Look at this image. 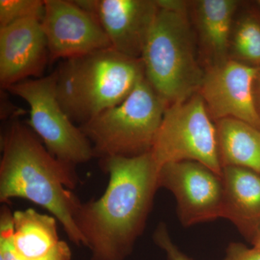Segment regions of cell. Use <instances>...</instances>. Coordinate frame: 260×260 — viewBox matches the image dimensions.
<instances>
[{
  "instance_id": "obj_1",
  "label": "cell",
  "mask_w": 260,
  "mask_h": 260,
  "mask_svg": "<svg viewBox=\"0 0 260 260\" xmlns=\"http://www.w3.org/2000/svg\"><path fill=\"white\" fill-rule=\"evenodd\" d=\"M109 174L105 192L81 203L74 220L93 260H125L144 229L158 169L149 152L139 156L103 159Z\"/></svg>"
},
{
  "instance_id": "obj_2",
  "label": "cell",
  "mask_w": 260,
  "mask_h": 260,
  "mask_svg": "<svg viewBox=\"0 0 260 260\" xmlns=\"http://www.w3.org/2000/svg\"><path fill=\"white\" fill-rule=\"evenodd\" d=\"M0 202L22 198L50 212L71 242L85 246L74 217L82 202L75 166L53 156L30 128L15 121L1 138Z\"/></svg>"
},
{
  "instance_id": "obj_3",
  "label": "cell",
  "mask_w": 260,
  "mask_h": 260,
  "mask_svg": "<svg viewBox=\"0 0 260 260\" xmlns=\"http://www.w3.org/2000/svg\"><path fill=\"white\" fill-rule=\"evenodd\" d=\"M56 73L59 104L80 126L122 102L145 77L141 59L112 48L64 59Z\"/></svg>"
},
{
  "instance_id": "obj_4",
  "label": "cell",
  "mask_w": 260,
  "mask_h": 260,
  "mask_svg": "<svg viewBox=\"0 0 260 260\" xmlns=\"http://www.w3.org/2000/svg\"><path fill=\"white\" fill-rule=\"evenodd\" d=\"M155 2L158 10L141 60L145 78L169 107L198 93L205 73L195 55L186 3Z\"/></svg>"
},
{
  "instance_id": "obj_5",
  "label": "cell",
  "mask_w": 260,
  "mask_h": 260,
  "mask_svg": "<svg viewBox=\"0 0 260 260\" xmlns=\"http://www.w3.org/2000/svg\"><path fill=\"white\" fill-rule=\"evenodd\" d=\"M168 107L144 77L122 102L79 127L102 160L139 156L151 150Z\"/></svg>"
},
{
  "instance_id": "obj_6",
  "label": "cell",
  "mask_w": 260,
  "mask_h": 260,
  "mask_svg": "<svg viewBox=\"0 0 260 260\" xmlns=\"http://www.w3.org/2000/svg\"><path fill=\"white\" fill-rule=\"evenodd\" d=\"M150 153L158 170L170 162L192 160L222 177L216 126L199 93L168 107Z\"/></svg>"
},
{
  "instance_id": "obj_7",
  "label": "cell",
  "mask_w": 260,
  "mask_h": 260,
  "mask_svg": "<svg viewBox=\"0 0 260 260\" xmlns=\"http://www.w3.org/2000/svg\"><path fill=\"white\" fill-rule=\"evenodd\" d=\"M56 70L47 76L19 82L7 90L28 103L29 125L55 158L73 166L95 156L93 146L61 107Z\"/></svg>"
},
{
  "instance_id": "obj_8",
  "label": "cell",
  "mask_w": 260,
  "mask_h": 260,
  "mask_svg": "<svg viewBox=\"0 0 260 260\" xmlns=\"http://www.w3.org/2000/svg\"><path fill=\"white\" fill-rule=\"evenodd\" d=\"M158 187L172 191L184 226L221 218L222 178L199 162L165 164L158 170Z\"/></svg>"
},
{
  "instance_id": "obj_9",
  "label": "cell",
  "mask_w": 260,
  "mask_h": 260,
  "mask_svg": "<svg viewBox=\"0 0 260 260\" xmlns=\"http://www.w3.org/2000/svg\"><path fill=\"white\" fill-rule=\"evenodd\" d=\"M259 69L233 59L208 68L198 93L213 120L234 118L260 131L254 92Z\"/></svg>"
},
{
  "instance_id": "obj_10",
  "label": "cell",
  "mask_w": 260,
  "mask_h": 260,
  "mask_svg": "<svg viewBox=\"0 0 260 260\" xmlns=\"http://www.w3.org/2000/svg\"><path fill=\"white\" fill-rule=\"evenodd\" d=\"M42 25L50 61L112 48L99 22L75 1L44 0Z\"/></svg>"
},
{
  "instance_id": "obj_11",
  "label": "cell",
  "mask_w": 260,
  "mask_h": 260,
  "mask_svg": "<svg viewBox=\"0 0 260 260\" xmlns=\"http://www.w3.org/2000/svg\"><path fill=\"white\" fill-rule=\"evenodd\" d=\"M93 15L114 51L141 59L158 6L151 0H77Z\"/></svg>"
},
{
  "instance_id": "obj_12",
  "label": "cell",
  "mask_w": 260,
  "mask_h": 260,
  "mask_svg": "<svg viewBox=\"0 0 260 260\" xmlns=\"http://www.w3.org/2000/svg\"><path fill=\"white\" fill-rule=\"evenodd\" d=\"M49 61L42 20L29 18L0 27L2 88L30 78H42Z\"/></svg>"
},
{
  "instance_id": "obj_13",
  "label": "cell",
  "mask_w": 260,
  "mask_h": 260,
  "mask_svg": "<svg viewBox=\"0 0 260 260\" xmlns=\"http://www.w3.org/2000/svg\"><path fill=\"white\" fill-rule=\"evenodd\" d=\"M60 242L56 218L32 208L16 210L3 206L0 213V244L19 259L47 255Z\"/></svg>"
},
{
  "instance_id": "obj_14",
  "label": "cell",
  "mask_w": 260,
  "mask_h": 260,
  "mask_svg": "<svg viewBox=\"0 0 260 260\" xmlns=\"http://www.w3.org/2000/svg\"><path fill=\"white\" fill-rule=\"evenodd\" d=\"M221 218L234 223L252 244L260 237V174L242 167L223 168Z\"/></svg>"
},
{
  "instance_id": "obj_15",
  "label": "cell",
  "mask_w": 260,
  "mask_h": 260,
  "mask_svg": "<svg viewBox=\"0 0 260 260\" xmlns=\"http://www.w3.org/2000/svg\"><path fill=\"white\" fill-rule=\"evenodd\" d=\"M195 19L200 42L210 66L229 59V46L234 15L239 2L200 0L194 3Z\"/></svg>"
},
{
  "instance_id": "obj_16",
  "label": "cell",
  "mask_w": 260,
  "mask_h": 260,
  "mask_svg": "<svg viewBox=\"0 0 260 260\" xmlns=\"http://www.w3.org/2000/svg\"><path fill=\"white\" fill-rule=\"evenodd\" d=\"M215 126L222 169L242 167L260 174V131L234 118L220 119Z\"/></svg>"
},
{
  "instance_id": "obj_17",
  "label": "cell",
  "mask_w": 260,
  "mask_h": 260,
  "mask_svg": "<svg viewBox=\"0 0 260 260\" xmlns=\"http://www.w3.org/2000/svg\"><path fill=\"white\" fill-rule=\"evenodd\" d=\"M229 50L235 60L260 68V18L244 13L234 23Z\"/></svg>"
},
{
  "instance_id": "obj_18",
  "label": "cell",
  "mask_w": 260,
  "mask_h": 260,
  "mask_svg": "<svg viewBox=\"0 0 260 260\" xmlns=\"http://www.w3.org/2000/svg\"><path fill=\"white\" fill-rule=\"evenodd\" d=\"M44 13V0H0V27L25 19L42 20Z\"/></svg>"
},
{
  "instance_id": "obj_19",
  "label": "cell",
  "mask_w": 260,
  "mask_h": 260,
  "mask_svg": "<svg viewBox=\"0 0 260 260\" xmlns=\"http://www.w3.org/2000/svg\"><path fill=\"white\" fill-rule=\"evenodd\" d=\"M153 241L158 247L165 251L169 260H193L172 242L165 223L158 224L153 234Z\"/></svg>"
},
{
  "instance_id": "obj_20",
  "label": "cell",
  "mask_w": 260,
  "mask_h": 260,
  "mask_svg": "<svg viewBox=\"0 0 260 260\" xmlns=\"http://www.w3.org/2000/svg\"><path fill=\"white\" fill-rule=\"evenodd\" d=\"M71 249L64 241L58 243L47 255L34 259H19L6 246L0 244V259L2 260H71Z\"/></svg>"
},
{
  "instance_id": "obj_21",
  "label": "cell",
  "mask_w": 260,
  "mask_h": 260,
  "mask_svg": "<svg viewBox=\"0 0 260 260\" xmlns=\"http://www.w3.org/2000/svg\"><path fill=\"white\" fill-rule=\"evenodd\" d=\"M223 260H260V249L255 246L247 247L240 243H232L228 246Z\"/></svg>"
},
{
  "instance_id": "obj_22",
  "label": "cell",
  "mask_w": 260,
  "mask_h": 260,
  "mask_svg": "<svg viewBox=\"0 0 260 260\" xmlns=\"http://www.w3.org/2000/svg\"><path fill=\"white\" fill-rule=\"evenodd\" d=\"M254 92L256 108H257L258 112L260 114V68L257 75H256L255 82H254Z\"/></svg>"
},
{
  "instance_id": "obj_23",
  "label": "cell",
  "mask_w": 260,
  "mask_h": 260,
  "mask_svg": "<svg viewBox=\"0 0 260 260\" xmlns=\"http://www.w3.org/2000/svg\"><path fill=\"white\" fill-rule=\"evenodd\" d=\"M251 245L255 246V247L259 248L260 249V237L258 238L256 240L254 241V242L251 244Z\"/></svg>"
},
{
  "instance_id": "obj_24",
  "label": "cell",
  "mask_w": 260,
  "mask_h": 260,
  "mask_svg": "<svg viewBox=\"0 0 260 260\" xmlns=\"http://www.w3.org/2000/svg\"><path fill=\"white\" fill-rule=\"evenodd\" d=\"M257 4L259 5V7H260V0H259V1L257 2Z\"/></svg>"
},
{
  "instance_id": "obj_25",
  "label": "cell",
  "mask_w": 260,
  "mask_h": 260,
  "mask_svg": "<svg viewBox=\"0 0 260 260\" xmlns=\"http://www.w3.org/2000/svg\"><path fill=\"white\" fill-rule=\"evenodd\" d=\"M90 260H93V259H90Z\"/></svg>"
},
{
  "instance_id": "obj_26",
  "label": "cell",
  "mask_w": 260,
  "mask_h": 260,
  "mask_svg": "<svg viewBox=\"0 0 260 260\" xmlns=\"http://www.w3.org/2000/svg\"><path fill=\"white\" fill-rule=\"evenodd\" d=\"M0 260H2L1 259H0Z\"/></svg>"
}]
</instances>
